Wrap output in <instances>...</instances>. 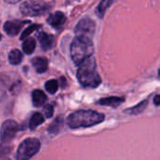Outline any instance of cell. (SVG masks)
<instances>
[{
	"mask_svg": "<svg viewBox=\"0 0 160 160\" xmlns=\"http://www.w3.org/2000/svg\"><path fill=\"white\" fill-rule=\"evenodd\" d=\"M23 59V54L18 49H13L9 54V60L12 65H18Z\"/></svg>",
	"mask_w": 160,
	"mask_h": 160,
	"instance_id": "obj_17",
	"label": "cell"
},
{
	"mask_svg": "<svg viewBox=\"0 0 160 160\" xmlns=\"http://www.w3.org/2000/svg\"><path fill=\"white\" fill-rule=\"evenodd\" d=\"M43 113L46 118H51L54 114V108L51 105H47L43 108Z\"/></svg>",
	"mask_w": 160,
	"mask_h": 160,
	"instance_id": "obj_23",
	"label": "cell"
},
{
	"mask_svg": "<svg viewBox=\"0 0 160 160\" xmlns=\"http://www.w3.org/2000/svg\"><path fill=\"white\" fill-rule=\"evenodd\" d=\"M46 100H47V96L42 91L35 90L32 92V102L34 107L39 108L43 106L46 103Z\"/></svg>",
	"mask_w": 160,
	"mask_h": 160,
	"instance_id": "obj_12",
	"label": "cell"
},
{
	"mask_svg": "<svg viewBox=\"0 0 160 160\" xmlns=\"http://www.w3.org/2000/svg\"><path fill=\"white\" fill-rule=\"evenodd\" d=\"M38 40L41 43L42 48L44 51L49 50L52 47L53 42H54V37L48 33H45V32H40L38 34Z\"/></svg>",
	"mask_w": 160,
	"mask_h": 160,
	"instance_id": "obj_10",
	"label": "cell"
},
{
	"mask_svg": "<svg viewBox=\"0 0 160 160\" xmlns=\"http://www.w3.org/2000/svg\"><path fill=\"white\" fill-rule=\"evenodd\" d=\"M51 9V5L42 0H29L20 6L21 12L26 16H40L45 14Z\"/></svg>",
	"mask_w": 160,
	"mask_h": 160,
	"instance_id": "obj_5",
	"label": "cell"
},
{
	"mask_svg": "<svg viewBox=\"0 0 160 160\" xmlns=\"http://www.w3.org/2000/svg\"><path fill=\"white\" fill-rule=\"evenodd\" d=\"M76 76L79 83L85 88H97L102 79L96 71V61L93 57L84 60L78 66Z\"/></svg>",
	"mask_w": 160,
	"mask_h": 160,
	"instance_id": "obj_2",
	"label": "cell"
},
{
	"mask_svg": "<svg viewBox=\"0 0 160 160\" xmlns=\"http://www.w3.org/2000/svg\"><path fill=\"white\" fill-rule=\"evenodd\" d=\"M1 37H2V36H1V34H0V40H1Z\"/></svg>",
	"mask_w": 160,
	"mask_h": 160,
	"instance_id": "obj_28",
	"label": "cell"
},
{
	"mask_svg": "<svg viewBox=\"0 0 160 160\" xmlns=\"http://www.w3.org/2000/svg\"><path fill=\"white\" fill-rule=\"evenodd\" d=\"M11 151L10 147H6V146H1L0 145V156H4L6 153H9Z\"/></svg>",
	"mask_w": 160,
	"mask_h": 160,
	"instance_id": "obj_24",
	"label": "cell"
},
{
	"mask_svg": "<svg viewBox=\"0 0 160 160\" xmlns=\"http://www.w3.org/2000/svg\"><path fill=\"white\" fill-rule=\"evenodd\" d=\"M115 0H102L95 9V13L99 18H103L107 10L114 3Z\"/></svg>",
	"mask_w": 160,
	"mask_h": 160,
	"instance_id": "obj_14",
	"label": "cell"
},
{
	"mask_svg": "<svg viewBox=\"0 0 160 160\" xmlns=\"http://www.w3.org/2000/svg\"><path fill=\"white\" fill-rule=\"evenodd\" d=\"M0 160H11V159L4 155V156H0Z\"/></svg>",
	"mask_w": 160,
	"mask_h": 160,
	"instance_id": "obj_26",
	"label": "cell"
},
{
	"mask_svg": "<svg viewBox=\"0 0 160 160\" xmlns=\"http://www.w3.org/2000/svg\"><path fill=\"white\" fill-rule=\"evenodd\" d=\"M61 124H62V119H60V118L58 117V118H57V119L55 120V122L49 126L48 131H49L50 133H57V132L59 130Z\"/></svg>",
	"mask_w": 160,
	"mask_h": 160,
	"instance_id": "obj_21",
	"label": "cell"
},
{
	"mask_svg": "<svg viewBox=\"0 0 160 160\" xmlns=\"http://www.w3.org/2000/svg\"><path fill=\"white\" fill-rule=\"evenodd\" d=\"M105 120V115L91 109H80L72 112L67 117V124L71 129L87 128L98 123H101Z\"/></svg>",
	"mask_w": 160,
	"mask_h": 160,
	"instance_id": "obj_1",
	"label": "cell"
},
{
	"mask_svg": "<svg viewBox=\"0 0 160 160\" xmlns=\"http://www.w3.org/2000/svg\"><path fill=\"white\" fill-rule=\"evenodd\" d=\"M153 104H154V106H160V95L158 94V95H155L154 96V98H153Z\"/></svg>",
	"mask_w": 160,
	"mask_h": 160,
	"instance_id": "obj_25",
	"label": "cell"
},
{
	"mask_svg": "<svg viewBox=\"0 0 160 160\" xmlns=\"http://www.w3.org/2000/svg\"><path fill=\"white\" fill-rule=\"evenodd\" d=\"M158 76L160 77V68H159V70H158Z\"/></svg>",
	"mask_w": 160,
	"mask_h": 160,
	"instance_id": "obj_27",
	"label": "cell"
},
{
	"mask_svg": "<svg viewBox=\"0 0 160 160\" xmlns=\"http://www.w3.org/2000/svg\"><path fill=\"white\" fill-rule=\"evenodd\" d=\"M35 48H36V42H35V39H33V38H28L23 42V50L28 55L32 54L34 52Z\"/></svg>",
	"mask_w": 160,
	"mask_h": 160,
	"instance_id": "obj_18",
	"label": "cell"
},
{
	"mask_svg": "<svg viewBox=\"0 0 160 160\" xmlns=\"http://www.w3.org/2000/svg\"><path fill=\"white\" fill-rule=\"evenodd\" d=\"M71 58L75 65H80L84 60L92 57L93 43L92 39L76 36L70 47Z\"/></svg>",
	"mask_w": 160,
	"mask_h": 160,
	"instance_id": "obj_3",
	"label": "cell"
},
{
	"mask_svg": "<svg viewBox=\"0 0 160 160\" xmlns=\"http://www.w3.org/2000/svg\"><path fill=\"white\" fill-rule=\"evenodd\" d=\"M58 89V82L55 79H51L48 80V81L45 83V90L50 93V94H54L57 92Z\"/></svg>",
	"mask_w": 160,
	"mask_h": 160,
	"instance_id": "obj_20",
	"label": "cell"
},
{
	"mask_svg": "<svg viewBox=\"0 0 160 160\" xmlns=\"http://www.w3.org/2000/svg\"><path fill=\"white\" fill-rule=\"evenodd\" d=\"M41 148V141L35 138H26L18 147L16 158L17 160H29L34 156Z\"/></svg>",
	"mask_w": 160,
	"mask_h": 160,
	"instance_id": "obj_4",
	"label": "cell"
},
{
	"mask_svg": "<svg viewBox=\"0 0 160 160\" xmlns=\"http://www.w3.org/2000/svg\"><path fill=\"white\" fill-rule=\"evenodd\" d=\"M124 102V98L122 97H107L102 98L98 101L100 106H108L111 108H118L121 104Z\"/></svg>",
	"mask_w": 160,
	"mask_h": 160,
	"instance_id": "obj_13",
	"label": "cell"
},
{
	"mask_svg": "<svg viewBox=\"0 0 160 160\" xmlns=\"http://www.w3.org/2000/svg\"><path fill=\"white\" fill-rule=\"evenodd\" d=\"M39 28H41V26L40 25H32V26H30L29 28H28L23 33H22V35H21V37H20V39L21 40H24V39H28V37L33 32V31H35L36 29H38Z\"/></svg>",
	"mask_w": 160,
	"mask_h": 160,
	"instance_id": "obj_22",
	"label": "cell"
},
{
	"mask_svg": "<svg viewBox=\"0 0 160 160\" xmlns=\"http://www.w3.org/2000/svg\"><path fill=\"white\" fill-rule=\"evenodd\" d=\"M19 130L20 126L15 121H5L1 125V128H0V139H1V142L6 143L13 139Z\"/></svg>",
	"mask_w": 160,
	"mask_h": 160,
	"instance_id": "obj_7",
	"label": "cell"
},
{
	"mask_svg": "<svg viewBox=\"0 0 160 160\" xmlns=\"http://www.w3.org/2000/svg\"><path fill=\"white\" fill-rule=\"evenodd\" d=\"M95 22L89 17H84L80 20L74 29L76 36L78 37H85L92 39L95 32Z\"/></svg>",
	"mask_w": 160,
	"mask_h": 160,
	"instance_id": "obj_6",
	"label": "cell"
},
{
	"mask_svg": "<svg viewBox=\"0 0 160 160\" xmlns=\"http://www.w3.org/2000/svg\"><path fill=\"white\" fill-rule=\"evenodd\" d=\"M147 106H148V100H145V101L140 102V103L138 104L137 106H134V107L131 108L125 109L124 112H125V113H128V114H130V115H137V114H139V113H141L142 111H144V109L147 108Z\"/></svg>",
	"mask_w": 160,
	"mask_h": 160,
	"instance_id": "obj_16",
	"label": "cell"
},
{
	"mask_svg": "<svg viewBox=\"0 0 160 160\" xmlns=\"http://www.w3.org/2000/svg\"><path fill=\"white\" fill-rule=\"evenodd\" d=\"M65 22H66V16L61 12H56L50 14L47 19V23L56 28L61 27Z\"/></svg>",
	"mask_w": 160,
	"mask_h": 160,
	"instance_id": "obj_9",
	"label": "cell"
},
{
	"mask_svg": "<svg viewBox=\"0 0 160 160\" xmlns=\"http://www.w3.org/2000/svg\"><path fill=\"white\" fill-rule=\"evenodd\" d=\"M32 65L36 69V72L39 73H43L47 71L48 68V61L45 58L37 57L32 59Z\"/></svg>",
	"mask_w": 160,
	"mask_h": 160,
	"instance_id": "obj_11",
	"label": "cell"
},
{
	"mask_svg": "<svg viewBox=\"0 0 160 160\" xmlns=\"http://www.w3.org/2000/svg\"><path fill=\"white\" fill-rule=\"evenodd\" d=\"M8 90H9V84L7 78H5L4 76H0V101L5 99Z\"/></svg>",
	"mask_w": 160,
	"mask_h": 160,
	"instance_id": "obj_19",
	"label": "cell"
},
{
	"mask_svg": "<svg viewBox=\"0 0 160 160\" xmlns=\"http://www.w3.org/2000/svg\"><path fill=\"white\" fill-rule=\"evenodd\" d=\"M43 122H44L43 115L41 114L40 112H35V113H33V115L30 118V121H29V128L31 130H34L39 125H41L42 123H43Z\"/></svg>",
	"mask_w": 160,
	"mask_h": 160,
	"instance_id": "obj_15",
	"label": "cell"
},
{
	"mask_svg": "<svg viewBox=\"0 0 160 160\" xmlns=\"http://www.w3.org/2000/svg\"><path fill=\"white\" fill-rule=\"evenodd\" d=\"M28 23V22L27 21H18V20L8 21L4 24V30L10 36H16L20 32L23 26Z\"/></svg>",
	"mask_w": 160,
	"mask_h": 160,
	"instance_id": "obj_8",
	"label": "cell"
}]
</instances>
